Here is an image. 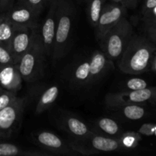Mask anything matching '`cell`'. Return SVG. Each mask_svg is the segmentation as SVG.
Segmentation results:
<instances>
[{
    "instance_id": "cell-1",
    "label": "cell",
    "mask_w": 156,
    "mask_h": 156,
    "mask_svg": "<svg viewBox=\"0 0 156 156\" xmlns=\"http://www.w3.org/2000/svg\"><path fill=\"white\" fill-rule=\"evenodd\" d=\"M155 51V44L147 37L133 34L119 59V69L126 74L146 73L149 70V62Z\"/></svg>"
},
{
    "instance_id": "cell-2",
    "label": "cell",
    "mask_w": 156,
    "mask_h": 156,
    "mask_svg": "<svg viewBox=\"0 0 156 156\" xmlns=\"http://www.w3.org/2000/svg\"><path fill=\"white\" fill-rule=\"evenodd\" d=\"M114 68V62L110 60L101 50H95L90 57L80 61L73 67L69 80L76 88L90 87L99 82Z\"/></svg>"
},
{
    "instance_id": "cell-3",
    "label": "cell",
    "mask_w": 156,
    "mask_h": 156,
    "mask_svg": "<svg viewBox=\"0 0 156 156\" xmlns=\"http://www.w3.org/2000/svg\"><path fill=\"white\" fill-rule=\"evenodd\" d=\"M76 9L72 0H57L56 32L52 57L60 59L66 53L71 41Z\"/></svg>"
},
{
    "instance_id": "cell-4",
    "label": "cell",
    "mask_w": 156,
    "mask_h": 156,
    "mask_svg": "<svg viewBox=\"0 0 156 156\" xmlns=\"http://www.w3.org/2000/svg\"><path fill=\"white\" fill-rule=\"evenodd\" d=\"M134 34L132 24L126 16L113 26L98 41L101 51L112 62L119 59Z\"/></svg>"
},
{
    "instance_id": "cell-5",
    "label": "cell",
    "mask_w": 156,
    "mask_h": 156,
    "mask_svg": "<svg viewBox=\"0 0 156 156\" xmlns=\"http://www.w3.org/2000/svg\"><path fill=\"white\" fill-rule=\"evenodd\" d=\"M46 54L38 39L37 34L30 48L18 62V68L23 80L33 82L42 78Z\"/></svg>"
},
{
    "instance_id": "cell-6",
    "label": "cell",
    "mask_w": 156,
    "mask_h": 156,
    "mask_svg": "<svg viewBox=\"0 0 156 156\" xmlns=\"http://www.w3.org/2000/svg\"><path fill=\"white\" fill-rule=\"evenodd\" d=\"M68 143L74 152L85 155L124 150L118 139L106 136L93 131L85 139H73Z\"/></svg>"
},
{
    "instance_id": "cell-7",
    "label": "cell",
    "mask_w": 156,
    "mask_h": 156,
    "mask_svg": "<svg viewBox=\"0 0 156 156\" xmlns=\"http://www.w3.org/2000/svg\"><path fill=\"white\" fill-rule=\"evenodd\" d=\"M156 100L155 87H147L136 91H122L108 93L105 97V104L108 109L115 111L128 105H144L149 101L155 105Z\"/></svg>"
},
{
    "instance_id": "cell-8",
    "label": "cell",
    "mask_w": 156,
    "mask_h": 156,
    "mask_svg": "<svg viewBox=\"0 0 156 156\" xmlns=\"http://www.w3.org/2000/svg\"><path fill=\"white\" fill-rule=\"evenodd\" d=\"M27 104L26 98H18L0 111V137L8 139L20 126Z\"/></svg>"
},
{
    "instance_id": "cell-9",
    "label": "cell",
    "mask_w": 156,
    "mask_h": 156,
    "mask_svg": "<svg viewBox=\"0 0 156 156\" xmlns=\"http://www.w3.org/2000/svg\"><path fill=\"white\" fill-rule=\"evenodd\" d=\"M49 10L43 21L38 26L37 37L46 56L52 54L56 32L57 0L49 1Z\"/></svg>"
},
{
    "instance_id": "cell-10",
    "label": "cell",
    "mask_w": 156,
    "mask_h": 156,
    "mask_svg": "<svg viewBox=\"0 0 156 156\" xmlns=\"http://www.w3.org/2000/svg\"><path fill=\"white\" fill-rule=\"evenodd\" d=\"M123 5L120 2L105 3L95 27V36L98 41L115 25L123 17L126 16L127 10Z\"/></svg>"
},
{
    "instance_id": "cell-11",
    "label": "cell",
    "mask_w": 156,
    "mask_h": 156,
    "mask_svg": "<svg viewBox=\"0 0 156 156\" xmlns=\"http://www.w3.org/2000/svg\"><path fill=\"white\" fill-rule=\"evenodd\" d=\"M31 139L34 143L41 149L56 155H73L74 151L68 143L53 133L47 130H41L33 133Z\"/></svg>"
},
{
    "instance_id": "cell-12",
    "label": "cell",
    "mask_w": 156,
    "mask_h": 156,
    "mask_svg": "<svg viewBox=\"0 0 156 156\" xmlns=\"http://www.w3.org/2000/svg\"><path fill=\"white\" fill-rule=\"evenodd\" d=\"M38 26L15 28L10 44L9 51L14 59L18 63L21 56L30 48L34 41L38 30Z\"/></svg>"
},
{
    "instance_id": "cell-13",
    "label": "cell",
    "mask_w": 156,
    "mask_h": 156,
    "mask_svg": "<svg viewBox=\"0 0 156 156\" xmlns=\"http://www.w3.org/2000/svg\"><path fill=\"white\" fill-rule=\"evenodd\" d=\"M3 13L15 29L39 24L38 18L40 15L19 1Z\"/></svg>"
},
{
    "instance_id": "cell-14",
    "label": "cell",
    "mask_w": 156,
    "mask_h": 156,
    "mask_svg": "<svg viewBox=\"0 0 156 156\" xmlns=\"http://www.w3.org/2000/svg\"><path fill=\"white\" fill-rule=\"evenodd\" d=\"M59 126L73 140H82L92 133L91 127L72 114H66L59 119Z\"/></svg>"
},
{
    "instance_id": "cell-15",
    "label": "cell",
    "mask_w": 156,
    "mask_h": 156,
    "mask_svg": "<svg viewBox=\"0 0 156 156\" xmlns=\"http://www.w3.org/2000/svg\"><path fill=\"white\" fill-rule=\"evenodd\" d=\"M0 86L4 89L16 92L22 87V78L20 75L18 63L0 66Z\"/></svg>"
},
{
    "instance_id": "cell-16",
    "label": "cell",
    "mask_w": 156,
    "mask_h": 156,
    "mask_svg": "<svg viewBox=\"0 0 156 156\" xmlns=\"http://www.w3.org/2000/svg\"><path fill=\"white\" fill-rule=\"evenodd\" d=\"M91 129L96 133L117 139L123 133L122 128L117 122L108 117H101L94 120V126Z\"/></svg>"
},
{
    "instance_id": "cell-17",
    "label": "cell",
    "mask_w": 156,
    "mask_h": 156,
    "mask_svg": "<svg viewBox=\"0 0 156 156\" xmlns=\"http://www.w3.org/2000/svg\"><path fill=\"white\" fill-rule=\"evenodd\" d=\"M59 87L56 85H52V86L47 88L41 94L38 99L36 109H35V114H40L49 109L56 101V98L59 96Z\"/></svg>"
},
{
    "instance_id": "cell-18",
    "label": "cell",
    "mask_w": 156,
    "mask_h": 156,
    "mask_svg": "<svg viewBox=\"0 0 156 156\" xmlns=\"http://www.w3.org/2000/svg\"><path fill=\"white\" fill-rule=\"evenodd\" d=\"M117 114L130 120H138L146 115V110L143 105H128L115 110Z\"/></svg>"
},
{
    "instance_id": "cell-19",
    "label": "cell",
    "mask_w": 156,
    "mask_h": 156,
    "mask_svg": "<svg viewBox=\"0 0 156 156\" xmlns=\"http://www.w3.org/2000/svg\"><path fill=\"white\" fill-rule=\"evenodd\" d=\"M15 28L9 22L4 13L0 14V45L8 50L13 37Z\"/></svg>"
},
{
    "instance_id": "cell-20",
    "label": "cell",
    "mask_w": 156,
    "mask_h": 156,
    "mask_svg": "<svg viewBox=\"0 0 156 156\" xmlns=\"http://www.w3.org/2000/svg\"><path fill=\"white\" fill-rule=\"evenodd\" d=\"M50 155H51V154L22 149L16 145L12 144V143H0V156H39Z\"/></svg>"
},
{
    "instance_id": "cell-21",
    "label": "cell",
    "mask_w": 156,
    "mask_h": 156,
    "mask_svg": "<svg viewBox=\"0 0 156 156\" xmlns=\"http://www.w3.org/2000/svg\"><path fill=\"white\" fill-rule=\"evenodd\" d=\"M107 0H86V12L88 21L91 27L95 28Z\"/></svg>"
},
{
    "instance_id": "cell-22",
    "label": "cell",
    "mask_w": 156,
    "mask_h": 156,
    "mask_svg": "<svg viewBox=\"0 0 156 156\" xmlns=\"http://www.w3.org/2000/svg\"><path fill=\"white\" fill-rule=\"evenodd\" d=\"M141 13L144 27L156 25V0H143Z\"/></svg>"
},
{
    "instance_id": "cell-23",
    "label": "cell",
    "mask_w": 156,
    "mask_h": 156,
    "mask_svg": "<svg viewBox=\"0 0 156 156\" xmlns=\"http://www.w3.org/2000/svg\"><path fill=\"white\" fill-rule=\"evenodd\" d=\"M118 140L124 150H130L138 146L142 140V135L135 131H127L122 133Z\"/></svg>"
},
{
    "instance_id": "cell-24",
    "label": "cell",
    "mask_w": 156,
    "mask_h": 156,
    "mask_svg": "<svg viewBox=\"0 0 156 156\" xmlns=\"http://www.w3.org/2000/svg\"><path fill=\"white\" fill-rule=\"evenodd\" d=\"M148 87V83L144 79L140 78H132L123 84V91H136L146 88Z\"/></svg>"
},
{
    "instance_id": "cell-25",
    "label": "cell",
    "mask_w": 156,
    "mask_h": 156,
    "mask_svg": "<svg viewBox=\"0 0 156 156\" xmlns=\"http://www.w3.org/2000/svg\"><path fill=\"white\" fill-rule=\"evenodd\" d=\"M18 1L26 5L27 7L30 8L38 15H41L46 5L49 3V0H18Z\"/></svg>"
},
{
    "instance_id": "cell-26",
    "label": "cell",
    "mask_w": 156,
    "mask_h": 156,
    "mask_svg": "<svg viewBox=\"0 0 156 156\" xmlns=\"http://www.w3.org/2000/svg\"><path fill=\"white\" fill-rule=\"evenodd\" d=\"M17 98V93L5 89L0 94V111L9 106Z\"/></svg>"
},
{
    "instance_id": "cell-27",
    "label": "cell",
    "mask_w": 156,
    "mask_h": 156,
    "mask_svg": "<svg viewBox=\"0 0 156 156\" xmlns=\"http://www.w3.org/2000/svg\"><path fill=\"white\" fill-rule=\"evenodd\" d=\"M13 63H17V62L14 59L10 51L0 45V66Z\"/></svg>"
},
{
    "instance_id": "cell-28",
    "label": "cell",
    "mask_w": 156,
    "mask_h": 156,
    "mask_svg": "<svg viewBox=\"0 0 156 156\" xmlns=\"http://www.w3.org/2000/svg\"><path fill=\"white\" fill-rule=\"evenodd\" d=\"M156 132V125L155 123H146L142 125L139 129L138 133L141 134L142 136H155Z\"/></svg>"
},
{
    "instance_id": "cell-29",
    "label": "cell",
    "mask_w": 156,
    "mask_h": 156,
    "mask_svg": "<svg viewBox=\"0 0 156 156\" xmlns=\"http://www.w3.org/2000/svg\"><path fill=\"white\" fill-rule=\"evenodd\" d=\"M15 4V0H0V13L6 12Z\"/></svg>"
},
{
    "instance_id": "cell-30",
    "label": "cell",
    "mask_w": 156,
    "mask_h": 156,
    "mask_svg": "<svg viewBox=\"0 0 156 156\" xmlns=\"http://www.w3.org/2000/svg\"><path fill=\"white\" fill-rule=\"evenodd\" d=\"M140 0H121V4L126 9H135Z\"/></svg>"
},
{
    "instance_id": "cell-31",
    "label": "cell",
    "mask_w": 156,
    "mask_h": 156,
    "mask_svg": "<svg viewBox=\"0 0 156 156\" xmlns=\"http://www.w3.org/2000/svg\"><path fill=\"white\" fill-rule=\"evenodd\" d=\"M149 70L152 73H155L156 71V52L152 55L149 62Z\"/></svg>"
},
{
    "instance_id": "cell-32",
    "label": "cell",
    "mask_w": 156,
    "mask_h": 156,
    "mask_svg": "<svg viewBox=\"0 0 156 156\" xmlns=\"http://www.w3.org/2000/svg\"><path fill=\"white\" fill-rule=\"evenodd\" d=\"M110 2H120L121 3V0H109Z\"/></svg>"
},
{
    "instance_id": "cell-33",
    "label": "cell",
    "mask_w": 156,
    "mask_h": 156,
    "mask_svg": "<svg viewBox=\"0 0 156 156\" xmlns=\"http://www.w3.org/2000/svg\"><path fill=\"white\" fill-rule=\"evenodd\" d=\"M4 90H5V89H4V88H2V87H1V86H0V94H1V93L2 92V91H4Z\"/></svg>"
},
{
    "instance_id": "cell-34",
    "label": "cell",
    "mask_w": 156,
    "mask_h": 156,
    "mask_svg": "<svg viewBox=\"0 0 156 156\" xmlns=\"http://www.w3.org/2000/svg\"><path fill=\"white\" fill-rule=\"evenodd\" d=\"M49 1H50V0H49Z\"/></svg>"
}]
</instances>
